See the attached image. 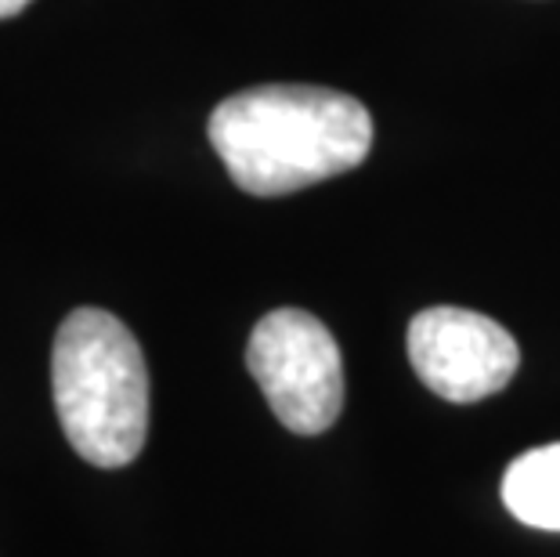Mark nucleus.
<instances>
[{
    "instance_id": "7ed1b4c3",
    "label": "nucleus",
    "mask_w": 560,
    "mask_h": 557,
    "mask_svg": "<svg viewBox=\"0 0 560 557\" xmlns=\"http://www.w3.org/2000/svg\"><path fill=\"white\" fill-rule=\"evenodd\" d=\"M246 365L271 413L293 434H322L343 409V359L326 323L301 307H279L254 326Z\"/></svg>"
},
{
    "instance_id": "f257e3e1",
    "label": "nucleus",
    "mask_w": 560,
    "mask_h": 557,
    "mask_svg": "<svg viewBox=\"0 0 560 557\" xmlns=\"http://www.w3.org/2000/svg\"><path fill=\"white\" fill-rule=\"evenodd\" d=\"M210 146L249 196H290L354 171L373 149V116L343 91L265 84L210 113Z\"/></svg>"
},
{
    "instance_id": "20e7f679",
    "label": "nucleus",
    "mask_w": 560,
    "mask_h": 557,
    "mask_svg": "<svg viewBox=\"0 0 560 557\" xmlns=\"http://www.w3.org/2000/svg\"><path fill=\"white\" fill-rule=\"evenodd\" d=\"M409 362L438 398L470 406L514 381L521 348L495 318L467 307H427L409 323Z\"/></svg>"
},
{
    "instance_id": "39448f33",
    "label": "nucleus",
    "mask_w": 560,
    "mask_h": 557,
    "mask_svg": "<svg viewBox=\"0 0 560 557\" xmlns=\"http://www.w3.org/2000/svg\"><path fill=\"white\" fill-rule=\"evenodd\" d=\"M503 503L524 525L560 532V442L532 449L506 467Z\"/></svg>"
},
{
    "instance_id": "f03ea898",
    "label": "nucleus",
    "mask_w": 560,
    "mask_h": 557,
    "mask_svg": "<svg viewBox=\"0 0 560 557\" xmlns=\"http://www.w3.org/2000/svg\"><path fill=\"white\" fill-rule=\"evenodd\" d=\"M51 391L69 445L94 467L135 464L149 434V365L116 315L77 307L58 326Z\"/></svg>"
},
{
    "instance_id": "423d86ee",
    "label": "nucleus",
    "mask_w": 560,
    "mask_h": 557,
    "mask_svg": "<svg viewBox=\"0 0 560 557\" xmlns=\"http://www.w3.org/2000/svg\"><path fill=\"white\" fill-rule=\"evenodd\" d=\"M22 8H30V0H0V22L11 19V15H19Z\"/></svg>"
}]
</instances>
